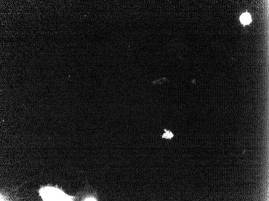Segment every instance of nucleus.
<instances>
[{
	"label": "nucleus",
	"mask_w": 269,
	"mask_h": 201,
	"mask_svg": "<svg viewBox=\"0 0 269 201\" xmlns=\"http://www.w3.org/2000/svg\"><path fill=\"white\" fill-rule=\"evenodd\" d=\"M241 22L244 24H248L250 23L251 19L249 14L245 13L243 14L240 18Z\"/></svg>",
	"instance_id": "obj_3"
},
{
	"label": "nucleus",
	"mask_w": 269,
	"mask_h": 201,
	"mask_svg": "<svg viewBox=\"0 0 269 201\" xmlns=\"http://www.w3.org/2000/svg\"><path fill=\"white\" fill-rule=\"evenodd\" d=\"M40 195L44 201H73L74 197L69 196L57 188L46 187L41 189Z\"/></svg>",
	"instance_id": "obj_1"
},
{
	"label": "nucleus",
	"mask_w": 269,
	"mask_h": 201,
	"mask_svg": "<svg viewBox=\"0 0 269 201\" xmlns=\"http://www.w3.org/2000/svg\"><path fill=\"white\" fill-rule=\"evenodd\" d=\"M164 131L161 135L162 139H165L166 140H170L174 137V134L173 132L170 130H168L166 128H164L163 130Z\"/></svg>",
	"instance_id": "obj_2"
}]
</instances>
